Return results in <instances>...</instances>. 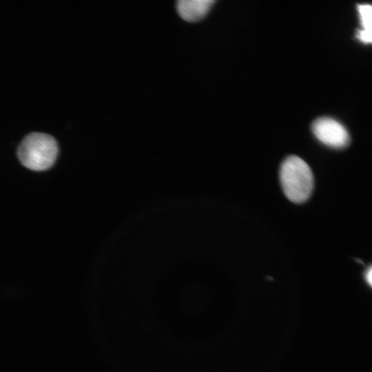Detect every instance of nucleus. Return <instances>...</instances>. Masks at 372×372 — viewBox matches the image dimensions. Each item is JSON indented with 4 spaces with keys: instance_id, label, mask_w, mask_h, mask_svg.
<instances>
[{
    "instance_id": "obj_1",
    "label": "nucleus",
    "mask_w": 372,
    "mask_h": 372,
    "mask_svg": "<svg viewBox=\"0 0 372 372\" xmlns=\"http://www.w3.org/2000/svg\"><path fill=\"white\" fill-rule=\"evenodd\" d=\"M280 178L285 196L293 203L307 200L313 187V176L307 163L297 156H288L280 169Z\"/></svg>"
},
{
    "instance_id": "obj_3",
    "label": "nucleus",
    "mask_w": 372,
    "mask_h": 372,
    "mask_svg": "<svg viewBox=\"0 0 372 372\" xmlns=\"http://www.w3.org/2000/svg\"><path fill=\"white\" fill-rule=\"evenodd\" d=\"M312 131L322 143L334 148L345 147L349 142V135L346 128L336 120L321 117L312 124Z\"/></svg>"
},
{
    "instance_id": "obj_6",
    "label": "nucleus",
    "mask_w": 372,
    "mask_h": 372,
    "mask_svg": "<svg viewBox=\"0 0 372 372\" xmlns=\"http://www.w3.org/2000/svg\"><path fill=\"white\" fill-rule=\"evenodd\" d=\"M371 271H372L371 267H369V268L368 269V270L366 271V274H365L366 281H367L370 285L371 284Z\"/></svg>"
},
{
    "instance_id": "obj_2",
    "label": "nucleus",
    "mask_w": 372,
    "mask_h": 372,
    "mask_svg": "<svg viewBox=\"0 0 372 372\" xmlns=\"http://www.w3.org/2000/svg\"><path fill=\"white\" fill-rule=\"evenodd\" d=\"M58 145L50 135L34 132L27 135L20 143L17 156L21 163L34 171L51 167L58 155Z\"/></svg>"
},
{
    "instance_id": "obj_5",
    "label": "nucleus",
    "mask_w": 372,
    "mask_h": 372,
    "mask_svg": "<svg viewBox=\"0 0 372 372\" xmlns=\"http://www.w3.org/2000/svg\"><path fill=\"white\" fill-rule=\"evenodd\" d=\"M358 10L360 19V23L362 29L357 32V38L364 43L371 42V22H372V8L369 4H360L358 6Z\"/></svg>"
},
{
    "instance_id": "obj_4",
    "label": "nucleus",
    "mask_w": 372,
    "mask_h": 372,
    "mask_svg": "<svg viewBox=\"0 0 372 372\" xmlns=\"http://www.w3.org/2000/svg\"><path fill=\"white\" fill-rule=\"evenodd\" d=\"M214 2L212 0H180L177 2L176 8L184 20L195 22L207 14Z\"/></svg>"
}]
</instances>
